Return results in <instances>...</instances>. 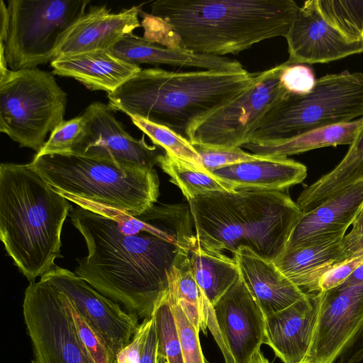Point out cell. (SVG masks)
Segmentation results:
<instances>
[{
  "label": "cell",
  "mask_w": 363,
  "mask_h": 363,
  "mask_svg": "<svg viewBox=\"0 0 363 363\" xmlns=\"http://www.w3.org/2000/svg\"><path fill=\"white\" fill-rule=\"evenodd\" d=\"M61 195L77 206L69 216L88 250L74 273L139 319L151 318L172 267L197 244L189 205H154L134 216Z\"/></svg>",
  "instance_id": "obj_1"
},
{
  "label": "cell",
  "mask_w": 363,
  "mask_h": 363,
  "mask_svg": "<svg viewBox=\"0 0 363 363\" xmlns=\"http://www.w3.org/2000/svg\"><path fill=\"white\" fill-rule=\"evenodd\" d=\"M143 13V38L203 55H236L285 37L299 10L293 0H157Z\"/></svg>",
  "instance_id": "obj_2"
},
{
  "label": "cell",
  "mask_w": 363,
  "mask_h": 363,
  "mask_svg": "<svg viewBox=\"0 0 363 363\" xmlns=\"http://www.w3.org/2000/svg\"><path fill=\"white\" fill-rule=\"evenodd\" d=\"M264 74L145 68L107 94L108 104L114 111L166 126L188 140L194 123L250 89Z\"/></svg>",
  "instance_id": "obj_3"
},
{
  "label": "cell",
  "mask_w": 363,
  "mask_h": 363,
  "mask_svg": "<svg viewBox=\"0 0 363 363\" xmlns=\"http://www.w3.org/2000/svg\"><path fill=\"white\" fill-rule=\"evenodd\" d=\"M198 245L232 255L241 247L274 261L284 251L301 210L285 191H216L188 201Z\"/></svg>",
  "instance_id": "obj_4"
},
{
  "label": "cell",
  "mask_w": 363,
  "mask_h": 363,
  "mask_svg": "<svg viewBox=\"0 0 363 363\" xmlns=\"http://www.w3.org/2000/svg\"><path fill=\"white\" fill-rule=\"evenodd\" d=\"M72 210L28 164L0 165V238L15 265L30 281L62 257L64 222Z\"/></svg>",
  "instance_id": "obj_5"
},
{
  "label": "cell",
  "mask_w": 363,
  "mask_h": 363,
  "mask_svg": "<svg viewBox=\"0 0 363 363\" xmlns=\"http://www.w3.org/2000/svg\"><path fill=\"white\" fill-rule=\"evenodd\" d=\"M30 166L58 194L138 216L160 195L155 169L128 166L76 153L34 156Z\"/></svg>",
  "instance_id": "obj_6"
},
{
  "label": "cell",
  "mask_w": 363,
  "mask_h": 363,
  "mask_svg": "<svg viewBox=\"0 0 363 363\" xmlns=\"http://www.w3.org/2000/svg\"><path fill=\"white\" fill-rule=\"evenodd\" d=\"M362 116L363 73L343 71L328 74L316 79L308 94H289L274 106L250 142L289 139Z\"/></svg>",
  "instance_id": "obj_7"
},
{
  "label": "cell",
  "mask_w": 363,
  "mask_h": 363,
  "mask_svg": "<svg viewBox=\"0 0 363 363\" xmlns=\"http://www.w3.org/2000/svg\"><path fill=\"white\" fill-rule=\"evenodd\" d=\"M67 94L54 74L38 67L0 74V132L36 152L62 121Z\"/></svg>",
  "instance_id": "obj_8"
},
{
  "label": "cell",
  "mask_w": 363,
  "mask_h": 363,
  "mask_svg": "<svg viewBox=\"0 0 363 363\" xmlns=\"http://www.w3.org/2000/svg\"><path fill=\"white\" fill-rule=\"evenodd\" d=\"M89 0H9V24L0 52L11 70L52 62Z\"/></svg>",
  "instance_id": "obj_9"
},
{
  "label": "cell",
  "mask_w": 363,
  "mask_h": 363,
  "mask_svg": "<svg viewBox=\"0 0 363 363\" xmlns=\"http://www.w3.org/2000/svg\"><path fill=\"white\" fill-rule=\"evenodd\" d=\"M286 62L264 70L250 89L211 111L191 128L193 145L241 147L250 143L268 113L291 94L281 84Z\"/></svg>",
  "instance_id": "obj_10"
},
{
  "label": "cell",
  "mask_w": 363,
  "mask_h": 363,
  "mask_svg": "<svg viewBox=\"0 0 363 363\" xmlns=\"http://www.w3.org/2000/svg\"><path fill=\"white\" fill-rule=\"evenodd\" d=\"M23 314L30 337L31 363H94L64 307L61 293L48 281H30Z\"/></svg>",
  "instance_id": "obj_11"
},
{
  "label": "cell",
  "mask_w": 363,
  "mask_h": 363,
  "mask_svg": "<svg viewBox=\"0 0 363 363\" xmlns=\"http://www.w3.org/2000/svg\"><path fill=\"white\" fill-rule=\"evenodd\" d=\"M316 321L304 361L334 363L363 323V282L316 293Z\"/></svg>",
  "instance_id": "obj_12"
},
{
  "label": "cell",
  "mask_w": 363,
  "mask_h": 363,
  "mask_svg": "<svg viewBox=\"0 0 363 363\" xmlns=\"http://www.w3.org/2000/svg\"><path fill=\"white\" fill-rule=\"evenodd\" d=\"M43 279L66 295L116 357L132 340L140 323L135 314L92 287L74 272L55 265Z\"/></svg>",
  "instance_id": "obj_13"
},
{
  "label": "cell",
  "mask_w": 363,
  "mask_h": 363,
  "mask_svg": "<svg viewBox=\"0 0 363 363\" xmlns=\"http://www.w3.org/2000/svg\"><path fill=\"white\" fill-rule=\"evenodd\" d=\"M113 111L108 104L100 101L89 104L83 113L88 120L89 134L84 143L71 153L154 169L164 153L160 147L148 145L144 136L136 139L130 135Z\"/></svg>",
  "instance_id": "obj_14"
},
{
  "label": "cell",
  "mask_w": 363,
  "mask_h": 363,
  "mask_svg": "<svg viewBox=\"0 0 363 363\" xmlns=\"http://www.w3.org/2000/svg\"><path fill=\"white\" fill-rule=\"evenodd\" d=\"M214 312L229 363H250L264 343L265 317L240 275Z\"/></svg>",
  "instance_id": "obj_15"
},
{
  "label": "cell",
  "mask_w": 363,
  "mask_h": 363,
  "mask_svg": "<svg viewBox=\"0 0 363 363\" xmlns=\"http://www.w3.org/2000/svg\"><path fill=\"white\" fill-rule=\"evenodd\" d=\"M288 65L328 63L363 53V40L350 42L328 24L319 12L316 0L299 7L287 35Z\"/></svg>",
  "instance_id": "obj_16"
},
{
  "label": "cell",
  "mask_w": 363,
  "mask_h": 363,
  "mask_svg": "<svg viewBox=\"0 0 363 363\" xmlns=\"http://www.w3.org/2000/svg\"><path fill=\"white\" fill-rule=\"evenodd\" d=\"M362 208L363 179H360L315 208L302 212L284 252L306 243L342 238Z\"/></svg>",
  "instance_id": "obj_17"
},
{
  "label": "cell",
  "mask_w": 363,
  "mask_h": 363,
  "mask_svg": "<svg viewBox=\"0 0 363 363\" xmlns=\"http://www.w3.org/2000/svg\"><path fill=\"white\" fill-rule=\"evenodd\" d=\"M141 6L111 13L106 6H90L63 40L55 58L96 50H110L140 26Z\"/></svg>",
  "instance_id": "obj_18"
},
{
  "label": "cell",
  "mask_w": 363,
  "mask_h": 363,
  "mask_svg": "<svg viewBox=\"0 0 363 363\" xmlns=\"http://www.w3.org/2000/svg\"><path fill=\"white\" fill-rule=\"evenodd\" d=\"M232 257L238 266L240 277L264 317L308 298V294L290 281L273 261L258 255L248 247H240Z\"/></svg>",
  "instance_id": "obj_19"
},
{
  "label": "cell",
  "mask_w": 363,
  "mask_h": 363,
  "mask_svg": "<svg viewBox=\"0 0 363 363\" xmlns=\"http://www.w3.org/2000/svg\"><path fill=\"white\" fill-rule=\"evenodd\" d=\"M288 308L265 317L264 343L284 363L305 360L318 313L316 293Z\"/></svg>",
  "instance_id": "obj_20"
},
{
  "label": "cell",
  "mask_w": 363,
  "mask_h": 363,
  "mask_svg": "<svg viewBox=\"0 0 363 363\" xmlns=\"http://www.w3.org/2000/svg\"><path fill=\"white\" fill-rule=\"evenodd\" d=\"M110 52L122 60L138 66L140 64L167 65L222 72H241L245 69L235 59L160 45L133 33L125 36Z\"/></svg>",
  "instance_id": "obj_21"
},
{
  "label": "cell",
  "mask_w": 363,
  "mask_h": 363,
  "mask_svg": "<svg viewBox=\"0 0 363 363\" xmlns=\"http://www.w3.org/2000/svg\"><path fill=\"white\" fill-rule=\"evenodd\" d=\"M52 73L72 77L91 91L108 94L138 73L140 66L128 63L113 55L110 50H96L54 59L50 62Z\"/></svg>",
  "instance_id": "obj_22"
},
{
  "label": "cell",
  "mask_w": 363,
  "mask_h": 363,
  "mask_svg": "<svg viewBox=\"0 0 363 363\" xmlns=\"http://www.w3.org/2000/svg\"><path fill=\"white\" fill-rule=\"evenodd\" d=\"M233 190L251 189L285 191L302 182L306 167L288 157L264 156L211 171Z\"/></svg>",
  "instance_id": "obj_23"
},
{
  "label": "cell",
  "mask_w": 363,
  "mask_h": 363,
  "mask_svg": "<svg viewBox=\"0 0 363 363\" xmlns=\"http://www.w3.org/2000/svg\"><path fill=\"white\" fill-rule=\"evenodd\" d=\"M342 238L303 244L283 252L273 262L290 281L303 292L306 290V294L319 292L322 277L343 262Z\"/></svg>",
  "instance_id": "obj_24"
},
{
  "label": "cell",
  "mask_w": 363,
  "mask_h": 363,
  "mask_svg": "<svg viewBox=\"0 0 363 363\" xmlns=\"http://www.w3.org/2000/svg\"><path fill=\"white\" fill-rule=\"evenodd\" d=\"M360 179H363V120L342 160L330 172L306 187L296 203L302 212L311 211Z\"/></svg>",
  "instance_id": "obj_25"
},
{
  "label": "cell",
  "mask_w": 363,
  "mask_h": 363,
  "mask_svg": "<svg viewBox=\"0 0 363 363\" xmlns=\"http://www.w3.org/2000/svg\"><path fill=\"white\" fill-rule=\"evenodd\" d=\"M363 116L350 122L315 129L291 138L266 143H248L242 147L253 154L281 157L340 145H350L360 126Z\"/></svg>",
  "instance_id": "obj_26"
},
{
  "label": "cell",
  "mask_w": 363,
  "mask_h": 363,
  "mask_svg": "<svg viewBox=\"0 0 363 363\" xmlns=\"http://www.w3.org/2000/svg\"><path fill=\"white\" fill-rule=\"evenodd\" d=\"M189 261L198 286L213 307L240 277L238 266L233 257L206 251L198 243L190 250Z\"/></svg>",
  "instance_id": "obj_27"
},
{
  "label": "cell",
  "mask_w": 363,
  "mask_h": 363,
  "mask_svg": "<svg viewBox=\"0 0 363 363\" xmlns=\"http://www.w3.org/2000/svg\"><path fill=\"white\" fill-rule=\"evenodd\" d=\"M189 256L172 267L169 274V291L195 329L206 334L208 312L213 306L191 273Z\"/></svg>",
  "instance_id": "obj_28"
},
{
  "label": "cell",
  "mask_w": 363,
  "mask_h": 363,
  "mask_svg": "<svg viewBox=\"0 0 363 363\" xmlns=\"http://www.w3.org/2000/svg\"><path fill=\"white\" fill-rule=\"evenodd\" d=\"M158 166L169 176V181L180 189L187 201L211 192L235 191L208 170L196 167L165 151Z\"/></svg>",
  "instance_id": "obj_29"
},
{
  "label": "cell",
  "mask_w": 363,
  "mask_h": 363,
  "mask_svg": "<svg viewBox=\"0 0 363 363\" xmlns=\"http://www.w3.org/2000/svg\"><path fill=\"white\" fill-rule=\"evenodd\" d=\"M325 22L350 42L363 40V1L316 0Z\"/></svg>",
  "instance_id": "obj_30"
},
{
  "label": "cell",
  "mask_w": 363,
  "mask_h": 363,
  "mask_svg": "<svg viewBox=\"0 0 363 363\" xmlns=\"http://www.w3.org/2000/svg\"><path fill=\"white\" fill-rule=\"evenodd\" d=\"M129 117L133 124L147 135L154 145L163 148L166 152L181 160L196 167L204 169L196 147L186 138L166 126L140 116Z\"/></svg>",
  "instance_id": "obj_31"
},
{
  "label": "cell",
  "mask_w": 363,
  "mask_h": 363,
  "mask_svg": "<svg viewBox=\"0 0 363 363\" xmlns=\"http://www.w3.org/2000/svg\"><path fill=\"white\" fill-rule=\"evenodd\" d=\"M152 318L157 337V354L164 357L167 363H184L181 340L169 289L157 305Z\"/></svg>",
  "instance_id": "obj_32"
},
{
  "label": "cell",
  "mask_w": 363,
  "mask_h": 363,
  "mask_svg": "<svg viewBox=\"0 0 363 363\" xmlns=\"http://www.w3.org/2000/svg\"><path fill=\"white\" fill-rule=\"evenodd\" d=\"M60 293L64 307L76 333L93 362L113 363L115 357L99 333L79 313L74 303Z\"/></svg>",
  "instance_id": "obj_33"
},
{
  "label": "cell",
  "mask_w": 363,
  "mask_h": 363,
  "mask_svg": "<svg viewBox=\"0 0 363 363\" xmlns=\"http://www.w3.org/2000/svg\"><path fill=\"white\" fill-rule=\"evenodd\" d=\"M88 134L89 123L83 113L64 121L50 133L35 156L73 152L84 143Z\"/></svg>",
  "instance_id": "obj_34"
},
{
  "label": "cell",
  "mask_w": 363,
  "mask_h": 363,
  "mask_svg": "<svg viewBox=\"0 0 363 363\" xmlns=\"http://www.w3.org/2000/svg\"><path fill=\"white\" fill-rule=\"evenodd\" d=\"M157 337L153 318L143 320L130 342L120 352L113 363H157Z\"/></svg>",
  "instance_id": "obj_35"
},
{
  "label": "cell",
  "mask_w": 363,
  "mask_h": 363,
  "mask_svg": "<svg viewBox=\"0 0 363 363\" xmlns=\"http://www.w3.org/2000/svg\"><path fill=\"white\" fill-rule=\"evenodd\" d=\"M169 298L181 340L184 363H206L199 341V332L186 318L170 293Z\"/></svg>",
  "instance_id": "obj_36"
},
{
  "label": "cell",
  "mask_w": 363,
  "mask_h": 363,
  "mask_svg": "<svg viewBox=\"0 0 363 363\" xmlns=\"http://www.w3.org/2000/svg\"><path fill=\"white\" fill-rule=\"evenodd\" d=\"M203 168L208 172L240 162L254 161L264 156L247 152L241 147L194 145Z\"/></svg>",
  "instance_id": "obj_37"
},
{
  "label": "cell",
  "mask_w": 363,
  "mask_h": 363,
  "mask_svg": "<svg viewBox=\"0 0 363 363\" xmlns=\"http://www.w3.org/2000/svg\"><path fill=\"white\" fill-rule=\"evenodd\" d=\"M280 82L291 94L305 95L314 88L316 79L309 66L303 64L288 65L286 62L280 74Z\"/></svg>",
  "instance_id": "obj_38"
},
{
  "label": "cell",
  "mask_w": 363,
  "mask_h": 363,
  "mask_svg": "<svg viewBox=\"0 0 363 363\" xmlns=\"http://www.w3.org/2000/svg\"><path fill=\"white\" fill-rule=\"evenodd\" d=\"M9 24V13L7 6L0 0V43H4L7 34Z\"/></svg>",
  "instance_id": "obj_39"
},
{
  "label": "cell",
  "mask_w": 363,
  "mask_h": 363,
  "mask_svg": "<svg viewBox=\"0 0 363 363\" xmlns=\"http://www.w3.org/2000/svg\"><path fill=\"white\" fill-rule=\"evenodd\" d=\"M362 282H363V264L358 267L343 283L352 285Z\"/></svg>",
  "instance_id": "obj_40"
},
{
  "label": "cell",
  "mask_w": 363,
  "mask_h": 363,
  "mask_svg": "<svg viewBox=\"0 0 363 363\" xmlns=\"http://www.w3.org/2000/svg\"><path fill=\"white\" fill-rule=\"evenodd\" d=\"M250 363H270L269 361L264 357L262 353L258 351L252 357Z\"/></svg>",
  "instance_id": "obj_41"
},
{
  "label": "cell",
  "mask_w": 363,
  "mask_h": 363,
  "mask_svg": "<svg viewBox=\"0 0 363 363\" xmlns=\"http://www.w3.org/2000/svg\"><path fill=\"white\" fill-rule=\"evenodd\" d=\"M157 363H167V361L164 357L157 354Z\"/></svg>",
  "instance_id": "obj_42"
},
{
  "label": "cell",
  "mask_w": 363,
  "mask_h": 363,
  "mask_svg": "<svg viewBox=\"0 0 363 363\" xmlns=\"http://www.w3.org/2000/svg\"><path fill=\"white\" fill-rule=\"evenodd\" d=\"M300 363H311V362H308V361H303V362H300Z\"/></svg>",
  "instance_id": "obj_43"
},
{
  "label": "cell",
  "mask_w": 363,
  "mask_h": 363,
  "mask_svg": "<svg viewBox=\"0 0 363 363\" xmlns=\"http://www.w3.org/2000/svg\"><path fill=\"white\" fill-rule=\"evenodd\" d=\"M206 363H208V362H206Z\"/></svg>",
  "instance_id": "obj_44"
}]
</instances>
